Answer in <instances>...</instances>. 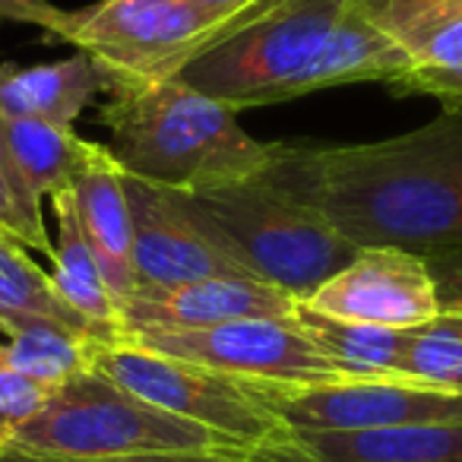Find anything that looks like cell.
Here are the masks:
<instances>
[{"instance_id":"6da1fadb","label":"cell","mask_w":462,"mask_h":462,"mask_svg":"<svg viewBox=\"0 0 462 462\" xmlns=\"http://www.w3.org/2000/svg\"><path fill=\"white\" fill-rule=\"evenodd\" d=\"M263 180L355 247H399L424 260L462 254V108L377 143H276Z\"/></svg>"},{"instance_id":"7a4b0ae2","label":"cell","mask_w":462,"mask_h":462,"mask_svg":"<svg viewBox=\"0 0 462 462\" xmlns=\"http://www.w3.org/2000/svg\"><path fill=\"white\" fill-rule=\"evenodd\" d=\"M405 70V51L355 0H263L178 79L241 111L346 83L396 86Z\"/></svg>"},{"instance_id":"3957f363","label":"cell","mask_w":462,"mask_h":462,"mask_svg":"<svg viewBox=\"0 0 462 462\" xmlns=\"http://www.w3.org/2000/svg\"><path fill=\"white\" fill-rule=\"evenodd\" d=\"M108 96V149L130 178L193 193L263 178L273 165L276 143L254 140L238 111L178 77L124 83Z\"/></svg>"},{"instance_id":"277c9868","label":"cell","mask_w":462,"mask_h":462,"mask_svg":"<svg viewBox=\"0 0 462 462\" xmlns=\"http://www.w3.org/2000/svg\"><path fill=\"white\" fill-rule=\"evenodd\" d=\"M180 199L247 276L285 291L298 304L358 251L327 218L263 178L180 193Z\"/></svg>"},{"instance_id":"5b68a950","label":"cell","mask_w":462,"mask_h":462,"mask_svg":"<svg viewBox=\"0 0 462 462\" xmlns=\"http://www.w3.org/2000/svg\"><path fill=\"white\" fill-rule=\"evenodd\" d=\"M7 449L42 459H105L231 447L212 430L143 402L89 367L58 386L32 418L16 424Z\"/></svg>"},{"instance_id":"8992f818","label":"cell","mask_w":462,"mask_h":462,"mask_svg":"<svg viewBox=\"0 0 462 462\" xmlns=\"http://www.w3.org/2000/svg\"><path fill=\"white\" fill-rule=\"evenodd\" d=\"M89 367L143 402L212 430L238 453L285 434V424L263 393L228 374L149 352L127 339H96Z\"/></svg>"},{"instance_id":"52a82bcc","label":"cell","mask_w":462,"mask_h":462,"mask_svg":"<svg viewBox=\"0 0 462 462\" xmlns=\"http://www.w3.org/2000/svg\"><path fill=\"white\" fill-rule=\"evenodd\" d=\"M228 29L231 20L190 0H98L70 14L64 42L89 54L115 89L178 77Z\"/></svg>"},{"instance_id":"ba28073f","label":"cell","mask_w":462,"mask_h":462,"mask_svg":"<svg viewBox=\"0 0 462 462\" xmlns=\"http://www.w3.org/2000/svg\"><path fill=\"white\" fill-rule=\"evenodd\" d=\"M117 339L228 374L254 386H320L346 380L301 333L295 317H251L209 329L134 333Z\"/></svg>"},{"instance_id":"9c48e42d","label":"cell","mask_w":462,"mask_h":462,"mask_svg":"<svg viewBox=\"0 0 462 462\" xmlns=\"http://www.w3.org/2000/svg\"><path fill=\"white\" fill-rule=\"evenodd\" d=\"M291 434L409 428L462 421V393L415 380H339L320 386H257Z\"/></svg>"},{"instance_id":"30bf717a","label":"cell","mask_w":462,"mask_h":462,"mask_svg":"<svg viewBox=\"0 0 462 462\" xmlns=\"http://www.w3.org/2000/svg\"><path fill=\"white\" fill-rule=\"evenodd\" d=\"M134 231V279L136 291L174 289L209 276H247L222 241L187 209L178 190L146 184L124 171Z\"/></svg>"},{"instance_id":"8fae6325","label":"cell","mask_w":462,"mask_h":462,"mask_svg":"<svg viewBox=\"0 0 462 462\" xmlns=\"http://www.w3.org/2000/svg\"><path fill=\"white\" fill-rule=\"evenodd\" d=\"M304 304L336 320L386 329L424 327L443 310L430 263L399 247H358Z\"/></svg>"},{"instance_id":"7c38bea8","label":"cell","mask_w":462,"mask_h":462,"mask_svg":"<svg viewBox=\"0 0 462 462\" xmlns=\"http://www.w3.org/2000/svg\"><path fill=\"white\" fill-rule=\"evenodd\" d=\"M298 301L251 276H209L174 289L134 291L121 304L117 336L187 333L251 317H295Z\"/></svg>"},{"instance_id":"4fadbf2b","label":"cell","mask_w":462,"mask_h":462,"mask_svg":"<svg viewBox=\"0 0 462 462\" xmlns=\"http://www.w3.org/2000/svg\"><path fill=\"white\" fill-rule=\"evenodd\" d=\"M247 462H462V421L291 434L247 449Z\"/></svg>"},{"instance_id":"5bb4252c","label":"cell","mask_w":462,"mask_h":462,"mask_svg":"<svg viewBox=\"0 0 462 462\" xmlns=\"http://www.w3.org/2000/svg\"><path fill=\"white\" fill-rule=\"evenodd\" d=\"M374 23L409 58V70L393 89L462 108V0L399 4L374 14Z\"/></svg>"},{"instance_id":"9a60e30c","label":"cell","mask_w":462,"mask_h":462,"mask_svg":"<svg viewBox=\"0 0 462 462\" xmlns=\"http://www.w3.org/2000/svg\"><path fill=\"white\" fill-rule=\"evenodd\" d=\"M70 197L77 206L79 228L96 254L102 276L115 295L117 308L136 291L134 279V231H130V203L124 187V168L111 149L86 140L83 159L70 178Z\"/></svg>"},{"instance_id":"2e32d148","label":"cell","mask_w":462,"mask_h":462,"mask_svg":"<svg viewBox=\"0 0 462 462\" xmlns=\"http://www.w3.org/2000/svg\"><path fill=\"white\" fill-rule=\"evenodd\" d=\"M108 89V77L83 51L35 67L0 64V115L4 117H35V121L73 127L86 105Z\"/></svg>"},{"instance_id":"e0dca14e","label":"cell","mask_w":462,"mask_h":462,"mask_svg":"<svg viewBox=\"0 0 462 462\" xmlns=\"http://www.w3.org/2000/svg\"><path fill=\"white\" fill-rule=\"evenodd\" d=\"M54 218H58V245L48 273L51 285L83 320H89L105 339H117V323H121V308L111 295L108 282L102 276L96 254L79 228L77 206H73L70 187L51 197Z\"/></svg>"},{"instance_id":"ac0fdd59","label":"cell","mask_w":462,"mask_h":462,"mask_svg":"<svg viewBox=\"0 0 462 462\" xmlns=\"http://www.w3.org/2000/svg\"><path fill=\"white\" fill-rule=\"evenodd\" d=\"M32 323H58L86 339L108 342L54 291L51 276L32 263L26 247L0 231V333L14 336Z\"/></svg>"},{"instance_id":"d6986e66","label":"cell","mask_w":462,"mask_h":462,"mask_svg":"<svg viewBox=\"0 0 462 462\" xmlns=\"http://www.w3.org/2000/svg\"><path fill=\"white\" fill-rule=\"evenodd\" d=\"M295 323L346 380L399 377V355H402L405 329L336 320V317L310 310L308 304L295 308Z\"/></svg>"},{"instance_id":"ffe728a7","label":"cell","mask_w":462,"mask_h":462,"mask_svg":"<svg viewBox=\"0 0 462 462\" xmlns=\"http://www.w3.org/2000/svg\"><path fill=\"white\" fill-rule=\"evenodd\" d=\"M4 130L16 171L35 197L51 199L70 187L86 149V140L77 136V130L35 117H4Z\"/></svg>"},{"instance_id":"44dd1931","label":"cell","mask_w":462,"mask_h":462,"mask_svg":"<svg viewBox=\"0 0 462 462\" xmlns=\"http://www.w3.org/2000/svg\"><path fill=\"white\" fill-rule=\"evenodd\" d=\"M96 339H86L58 323H32L10 336L7 361L16 374L35 380V383L58 390L77 374L89 371V348Z\"/></svg>"},{"instance_id":"7402d4cb","label":"cell","mask_w":462,"mask_h":462,"mask_svg":"<svg viewBox=\"0 0 462 462\" xmlns=\"http://www.w3.org/2000/svg\"><path fill=\"white\" fill-rule=\"evenodd\" d=\"M399 377L462 393V310H440L424 327L405 329Z\"/></svg>"},{"instance_id":"603a6c76","label":"cell","mask_w":462,"mask_h":462,"mask_svg":"<svg viewBox=\"0 0 462 462\" xmlns=\"http://www.w3.org/2000/svg\"><path fill=\"white\" fill-rule=\"evenodd\" d=\"M0 231H7L26 251H42L54 257V245L48 241L45 216H42V199L20 178L7 149L4 115H0Z\"/></svg>"},{"instance_id":"cb8c5ba5","label":"cell","mask_w":462,"mask_h":462,"mask_svg":"<svg viewBox=\"0 0 462 462\" xmlns=\"http://www.w3.org/2000/svg\"><path fill=\"white\" fill-rule=\"evenodd\" d=\"M51 393L54 390H48V386L16 374L7 361V348L0 346V424H7L14 430L16 424L32 418L48 402Z\"/></svg>"},{"instance_id":"d4e9b609","label":"cell","mask_w":462,"mask_h":462,"mask_svg":"<svg viewBox=\"0 0 462 462\" xmlns=\"http://www.w3.org/2000/svg\"><path fill=\"white\" fill-rule=\"evenodd\" d=\"M0 462H247L245 453L231 449H180V453H130V456H105V459H42L16 449H4Z\"/></svg>"},{"instance_id":"484cf974","label":"cell","mask_w":462,"mask_h":462,"mask_svg":"<svg viewBox=\"0 0 462 462\" xmlns=\"http://www.w3.org/2000/svg\"><path fill=\"white\" fill-rule=\"evenodd\" d=\"M0 20L35 26L60 42H64L67 26H70V14L48 4V0H0Z\"/></svg>"},{"instance_id":"4316f807","label":"cell","mask_w":462,"mask_h":462,"mask_svg":"<svg viewBox=\"0 0 462 462\" xmlns=\"http://www.w3.org/2000/svg\"><path fill=\"white\" fill-rule=\"evenodd\" d=\"M437 279V295L443 310H462V254L459 257L428 260Z\"/></svg>"},{"instance_id":"83f0119b","label":"cell","mask_w":462,"mask_h":462,"mask_svg":"<svg viewBox=\"0 0 462 462\" xmlns=\"http://www.w3.org/2000/svg\"><path fill=\"white\" fill-rule=\"evenodd\" d=\"M190 4H197V7H203V10H212V14L225 16V20H231L228 32H235V29L245 26V20L251 16V10H257L263 0H190Z\"/></svg>"},{"instance_id":"f1b7e54d","label":"cell","mask_w":462,"mask_h":462,"mask_svg":"<svg viewBox=\"0 0 462 462\" xmlns=\"http://www.w3.org/2000/svg\"><path fill=\"white\" fill-rule=\"evenodd\" d=\"M355 4H358L367 16H374L386 7H399V4H424V0H355Z\"/></svg>"},{"instance_id":"f546056e","label":"cell","mask_w":462,"mask_h":462,"mask_svg":"<svg viewBox=\"0 0 462 462\" xmlns=\"http://www.w3.org/2000/svg\"><path fill=\"white\" fill-rule=\"evenodd\" d=\"M7 440H10V428L7 424H0V453L7 449Z\"/></svg>"}]
</instances>
